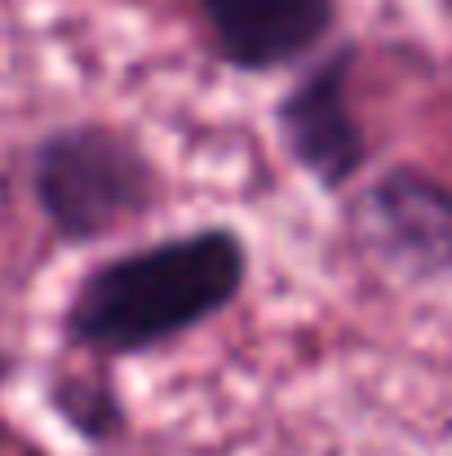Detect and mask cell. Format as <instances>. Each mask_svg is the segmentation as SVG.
Listing matches in <instances>:
<instances>
[{"label":"cell","mask_w":452,"mask_h":456,"mask_svg":"<svg viewBox=\"0 0 452 456\" xmlns=\"http://www.w3.org/2000/svg\"><path fill=\"white\" fill-rule=\"evenodd\" d=\"M253 248L231 222H209L94 262L62 302L58 332L94 363L143 359L186 341L244 297Z\"/></svg>","instance_id":"6da1fadb"},{"label":"cell","mask_w":452,"mask_h":456,"mask_svg":"<svg viewBox=\"0 0 452 456\" xmlns=\"http://www.w3.org/2000/svg\"><path fill=\"white\" fill-rule=\"evenodd\" d=\"M160 159L111 120H67L27 151V195L45 231L67 248L103 244L164 204Z\"/></svg>","instance_id":"7a4b0ae2"},{"label":"cell","mask_w":452,"mask_h":456,"mask_svg":"<svg viewBox=\"0 0 452 456\" xmlns=\"http://www.w3.org/2000/svg\"><path fill=\"white\" fill-rule=\"evenodd\" d=\"M355 67L359 45H328L301 67L271 107L284 159L324 195H346L373 159L364 116L355 107Z\"/></svg>","instance_id":"3957f363"},{"label":"cell","mask_w":452,"mask_h":456,"mask_svg":"<svg viewBox=\"0 0 452 456\" xmlns=\"http://www.w3.org/2000/svg\"><path fill=\"white\" fill-rule=\"evenodd\" d=\"M364 248L408 284L452 280V182L417 168H382L350 204Z\"/></svg>","instance_id":"277c9868"},{"label":"cell","mask_w":452,"mask_h":456,"mask_svg":"<svg viewBox=\"0 0 452 456\" xmlns=\"http://www.w3.org/2000/svg\"><path fill=\"white\" fill-rule=\"evenodd\" d=\"M209 53L240 76L301 71L341 22L337 0H191Z\"/></svg>","instance_id":"5b68a950"},{"label":"cell","mask_w":452,"mask_h":456,"mask_svg":"<svg viewBox=\"0 0 452 456\" xmlns=\"http://www.w3.org/2000/svg\"><path fill=\"white\" fill-rule=\"evenodd\" d=\"M49 412L89 448H111L129 435V403L111 377V363L89 368H53L45 377Z\"/></svg>","instance_id":"8992f818"},{"label":"cell","mask_w":452,"mask_h":456,"mask_svg":"<svg viewBox=\"0 0 452 456\" xmlns=\"http://www.w3.org/2000/svg\"><path fill=\"white\" fill-rule=\"evenodd\" d=\"M13 377V350H9V341H4V323H0V386Z\"/></svg>","instance_id":"52a82bcc"}]
</instances>
